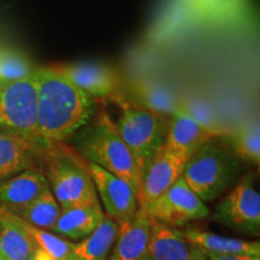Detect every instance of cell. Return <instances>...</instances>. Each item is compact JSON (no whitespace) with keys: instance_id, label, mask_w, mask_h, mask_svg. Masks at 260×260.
<instances>
[{"instance_id":"10","label":"cell","mask_w":260,"mask_h":260,"mask_svg":"<svg viewBox=\"0 0 260 260\" xmlns=\"http://www.w3.org/2000/svg\"><path fill=\"white\" fill-rule=\"evenodd\" d=\"M54 68L96 103L113 100L118 95L119 80L109 67L96 63H81Z\"/></svg>"},{"instance_id":"29","label":"cell","mask_w":260,"mask_h":260,"mask_svg":"<svg viewBox=\"0 0 260 260\" xmlns=\"http://www.w3.org/2000/svg\"><path fill=\"white\" fill-rule=\"evenodd\" d=\"M191 260H207V258H206V255H205L204 252H201L200 249L195 248V252H194Z\"/></svg>"},{"instance_id":"20","label":"cell","mask_w":260,"mask_h":260,"mask_svg":"<svg viewBox=\"0 0 260 260\" xmlns=\"http://www.w3.org/2000/svg\"><path fill=\"white\" fill-rule=\"evenodd\" d=\"M118 224L107 217H104L94 232L79 243H75L74 254L82 260H107L115 245Z\"/></svg>"},{"instance_id":"8","label":"cell","mask_w":260,"mask_h":260,"mask_svg":"<svg viewBox=\"0 0 260 260\" xmlns=\"http://www.w3.org/2000/svg\"><path fill=\"white\" fill-rule=\"evenodd\" d=\"M142 209L152 219L174 228L210 216L207 205L190 189L182 176L157 200Z\"/></svg>"},{"instance_id":"31","label":"cell","mask_w":260,"mask_h":260,"mask_svg":"<svg viewBox=\"0 0 260 260\" xmlns=\"http://www.w3.org/2000/svg\"><path fill=\"white\" fill-rule=\"evenodd\" d=\"M0 260H6V259H5V258H3V256L0 255Z\"/></svg>"},{"instance_id":"6","label":"cell","mask_w":260,"mask_h":260,"mask_svg":"<svg viewBox=\"0 0 260 260\" xmlns=\"http://www.w3.org/2000/svg\"><path fill=\"white\" fill-rule=\"evenodd\" d=\"M0 129L47 148L38 130L37 80L27 79L0 84Z\"/></svg>"},{"instance_id":"15","label":"cell","mask_w":260,"mask_h":260,"mask_svg":"<svg viewBox=\"0 0 260 260\" xmlns=\"http://www.w3.org/2000/svg\"><path fill=\"white\" fill-rule=\"evenodd\" d=\"M48 189L44 172L31 168L0 182V203L6 210L15 211L30 204Z\"/></svg>"},{"instance_id":"1","label":"cell","mask_w":260,"mask_h":260,"mask_svg":"<svg viewBox=\"0 0 260 260\" xmlns=\"http://www.w3.org/2000/svg\"><path fill=\"white\" fill-rule=\"evenodd\" d=\"M37 119L45 145L61 144L88 123L98 103L54 67L37 68Z\"/></svg>"},{"instance_id":"25","label":"cell","mask_w":260,"mask_h":260,"mask_svg":"<svg viewBox=\"0 0 260 260\" xmlns=\"http://www.w3.org/2000/svg\"><path fill=\"white\" fill-rule=\"evenodd\" d=\"M27 223V222H25ZM27 229L39 248L44 249L54 260H65L74 253L75 243L57 234L32 226L27 223Z\"/></svg>"},{"instance_id":"23","label":"cell","mask_w":260,"mask_h":260,"mask_svg":"<svg viewBox=\"0 0 260 260\" xmlns=\"http://www.w3.org/2000/svg\"><path fill=\"white\" fill-rule=\"evenodd\" d=\"M134 92L139 96V103L161 115L170 117L180 112V98L167 86L155 82H139Z\"/></svg>"},{"instance_id":"13","label":"cell","mask_w":260,"mask_h":260,"mask_svg":"<svg viewBox=\"0 0 260 260\" xmlns=\"http://www.w3.org/2000/svg\"><path fill=\"white\" fill-rule=\"evenodd\" d=\"M152 218L139 206L128 222L118 225L115 245L107 260H145Z\"/></svg>"},{"instance_id":"22","label":"cell","mask_w":260,"mask_h":260,"mask_svg":"<svg viewBox=\"0 0 260 260\" xmlns=\"http://www.w3.org/2000/svg\"><path fill=\"white\" fill-rule=\"evenodd\" d=\"M10 212L15 213L16 216L32 226L52 230L61 212V207L52 191L48 189L30 204L18 210L10 211Z\"/></svg>"},{"instance_id":"26","label":"cell","mask_w":260,"mask_h":260,"mask_svg":"<svg viewBox=\"0 0 260 260\" xmlns=\"http://www.w3.org/2000/svg\"><path fill=\"white\" fill-rule=\"evenodd\" d=\"M35 69L21 52L0 50V84L30 77Z\"/></svg>"},{"instance_id":"12","label":"cell","mask_w":260,"mask_h":260,"mask_svg":"<svg viewBox=\"0 0 260 260\" xmlns=\"http://www.w3.org/2000/svg\"><path fill=\"white\" fill-rule=\"evenodd\" d=\"M214 136L218 135L189 116L177 112L169 117L168 133L162 148L187 161L200 146Z\"/></svg>"},{"instance_id":"7","label":"cell","mask_w":260,"mask_h":260,"mask_svg":"<svg viewBox=\"0 0 260 260\" xmlns=\"http://www.w3.org/2000/svg\"><path fill=\"white\" fill-rule=\"evenodd\" d=\"M211 218L235 232L259 236L260 194L255 189L252 174L243 175L235 186L223 195Z\"/></svg>"},{"instance_id":"24","label":"cell","mask_w":260,"mask_h":260,"mask_svg":"<svg viewBox=\"0 0 260 260\" xmlns=\"http://www.w3.org/2000/svg\"><path fill=\"white\" fill-rule=\"evenodd\" d=\"M180 112L189 116L194 121L211 129L218 136H223L228 132L225 126H223L218 121L217 113L213 111L210 104L201 100L200 98H182L180 99Z\"/></svg>"},{"instance_id":"30","label":"cell","mask_w":260,"mask_h":260,"mask_svg":"<svg viewBox=\"0 0 260 260\" xmlns=\"http://www.w3.org/2000/svg\"><path fill=\"white\" fill-rule=\"evenodd\" d=\"M65 260H82V259L79 258V256H77V255H75L74 253H73V254H71V255L69 256V258H68V259H65Z\"/></svg>"},{"instance_id":"3","label":"cell","mask_w":260,"mask_h":260,"mask_svg":"<svg viewBox=\"0 0 260 260\" xmlns=\"http://www.w3.org/2000/svg\"><path fill=\"white\" fill-rule=\"evenodd\" d=\"M243 176V162L222 136H214L188 159L182 178L204 203L226 194Z\"/></svg>"},{"instance_id":"9","label":"cell","mask_w":260,"mask_h":260,"mask_svg":"<svg viewBox=\"0 0 260 260\" xmlns=\"http://www.w3.org/2000/svg\"><path fill=\"white\" fill-rule=\"evenodd\" d=\"M86 168L93 181L99 203L103 205L104 213L118 225L132 219L139 209V203L128 182L92 162L86 161Z\"/></svg>"},{"instance_id":"14","label":"cell","mask_w":260,"mask_h":260,"mask_svg":"<svg viewBox=\"0 0 260 260\" xmlns=\"http://www.w3.org/2000/svg\"><path fill=\"white\" fill-rule=\"evenodd\" d=\"M45 149L27 139L0 129V182L37 168Z\"/></svg>"},{"instance_id":"2","label":"cell","mask_w":260,"mask_h":260,"mask_svg":"<svg viewBox=\"0 0 260 260\" xmlns=\"http://www.w3.org/2000/svg\"><path fill=\"white\" fill-rule=\"evenodd\" d=\"M71 138L74 151L84 161L95 164L128 182L138 198L141 175L109 113L104 110L96 111L93 118Z\"/></svg>"},{"instance_id":"28","label":"cell","mask_w":260,"mask_h":260,"mask_svg":"<svg viewBox=\"0 0 260 260\" xmlns=\"http://www.w3.org/2000/svg\"><path fill=\"white\" fill-rule=\"evenodd\" d=\"M28 260H54V259L52 258L48 253L45 252L44 249L37 247V248H35V251L32 252L31 255L28 258Z\"/></svg>"},{"instance_id":"21","label":"cell","mask_w":260,"mask_h":260,"mask_svg":"<svg viewBox=\"0 0 260 260\" xmlns=\"http://www.w3.org/2000/svg\"><path fill=\"white\" fill-rule=\"evenodd\" d=\"M222 139L243 164L248 162L252 165H259L260 130L258 119L243 122L235 129L228 130Z\"/></svg>"},{"instance_id":"27","label":"cell","mask_w":260,"mask_h":260,"mask_svg":"<svg viewBox=\"0 0 260 260\" xmlns=\"http://www.w3.org/2000/svg\"><path fill=\"white\" fill-rule=\"evenodd\" d=\"M207 260H260V256L253 255H219V254H211L207 253Z\"/></svg>"},{"instance_id":"11","label":"cell","mask_w":260,"mask_h":260,"mask_svg":"<svg viewBox=\"0 0 260 260\" xmlns=\"http://www.w3.org/2000/svg\"><path fill=\"white\" fill-rule=\"evenodd\" d=\"M186 162L184 159L161 148L142 175L138 195L139 206H148L165 193L182 176Z\"/></svg>"},{"instance_id":"4","label":"cell","mask_w":260,"mask_h":260,"mask_svg":"<svg viewBox=\"0 0 260 260\" xmlns=\"http://www.w3.org/2000/svg\"><path fill=\"white\" fill-rule=\"evenodd\" d=\"M113 102L121 112L115 124L134 158L142 180L146 169L164 146L169 117L119 94Z\"/></svg>"},{"instance_id":"17","label":"cell","mask_w":260,"mask_h":260,"mask_svg":"<svg viewBox=\"0 0 260 260\" xmlns=\"http://www.w3.org/2000/svg\"><path fill=\"white\" fill-rule=\"evenodd\" d=\"M35 248L27 223L5 207H0V255L6 260H28Z\"/></svg>"},{"instance_id":"18","label":"cell","mask_w":260,"mask_h":260,"mask_svg":"<svg viewBox=\"0 0 260 260\" xmlns=\"http://www.w3.org/2000/svg\"><path fill=\"white\" fill-rule=\"evenodd\" d=\"M104 217L102 205H80L61 209L52 233L64 239L83 240L99 225Z\"/></svg>"},{"instance_id":"19","label":"cell","mask_w":260,"mask_h":260,"mask_svg":"<svg viewBox=\"0 0 260 260\" xmlns=\"http://www.w3.org/2000/svg\"><path fill=\"white\" fill-rule=\"evenodd\" d=\"M183 234L195 248L200 249L205 254L260 256L259 241H246L236 237L223 236L198 228H189Z\"/></svg>"},{"instance_id":"5","label":"cell","mask_w":260,"mask_h":260,"mask_svg":"<svg viewBox=\"0 0 260 260\" xmlns=\"http://www.w3.org/2000/svg\"><path fill=\"white\" fill-rule=\"evenodd\" d=\"M41 160L50 190L61 209L100 204L86 161L64 142L47 147Z\"/></svg>"},{"instance_id":"16","label":"cell","mask_w":260,"mask_h":260,"mask_svg":"<svg viewBox=\"0 0 260 260\" xmlns=\"http://www.w3.org/2000/svg\"><path fill=\"white\" fill-rule=\"evenodd\" d=\"M194 252L183 232L152 219L145 260H191Z\"/></svg>"}]
</instances>
